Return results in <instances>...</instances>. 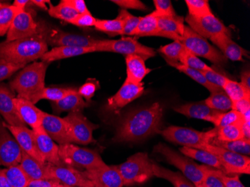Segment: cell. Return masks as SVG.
<instances>
[{
  "mask_svg": "<svg viewBox=\"0 0 250 187\" xmlns=\"http://www.w3.org/2000/svg\"><path fill=\"white\" fill-rule=\"evenodd\" d=\"M164 110L159 103L148 107L133 111L125 115L119 122L114 143L139 142L155 133H160L162 126Z\"/></svg>",
  "mask_w": 250,
  "mask_h": 187,
  "instance_id": "1",
  "label": "cell"
},
{
  "mask_svg": "<svg viewBox=\"0 0 250 187\" xmlns=\"http://www.w3.org/2000/svg\"><path fill=\"white\" fill-rule=\"evenodd\" d=\"M50 63L34 62L18 73L10 88L18 94V98H23L36 104L41 101L45 88V76Z\"/></svg>",
  "mask_w": 250,
  "mask_h": 187,
  "instance_id": "2",
  "label": "cell"
},
{
  "mask_svg": "<svg viewBox=\"0 0 250 187\" xmlns=\"http://www.w3.org/2000/svg\"><path fill=\"white\" fill-rule=\"evenodd\" d=\"M47 51L48 45L40 30L31 37L0 43V58L16 64L34 62Z\"/></svg>",
  "mask_w": 250,
  "mask_h": 187,
  "instance_id": "3",
  "label": "cell"
},
{
  "mask_svg": "<svg viewBox=\"0 0 250 187\" xmlns=\"http://www.w3.org/2000/svg\"><path fill=\"white\" fill-rule=\"evenodd\" d=\"M123 180L124 186L141 184L154 177L153 162L147 153L140 152L133 154L127 161L117 166Z\"/></svg>",
  "mask_w": 250,
  "mask_h": 187,
  "instance_id": "4",
  "label": "cell"
},
{
  "mask_svg": "<svg viewBox=\"0 0 250 187\" xmlns=\"http://www.w3.org/2000/svg\"><path fill=\"white\" fill-rule=\"evenodd\" d=\"M60 160L64 165L85 171L95 169L106 165L96 150L74 145L73 143L60 145Z\"/></svg>",
  "mask_w": 250,
  "mask_h": 187,
  "instance_id": "5",
  "label": "cell"
},
{
  "mask_svg": "<svg viewBox=\"0 0 250 187\" xmlns=\"http://www.w3.org/2000/svg\"><path fill=\"white\" fill-rule=\"evenodd\" d=\"M39 30L43 35L47 45L56 46H80L94 47L99 43L101 39L91 36H81L77 34L64 32L58 28L47 25L43 21L39 22Z\"/></svg>",
  "mask_w": 250,
  "mask_h": 187,
  "instance_id": "6",
  "label": "cell"
},
{
  "mask_svg": "<svg viewBox=\"0 0 250 187\" xmlns=\"http://www.w3.org/2000/svg\"><path fill=\"white\" fill-rule=\"evenodd\" d=\"M168 142L181 145L184 147L199 149L204 145L209 144L217 135V127L208 132H200L191 128L171 126L160 132Z\"/></svg>",
  "mask_w": 250,
  "mask_h": 187,
  "instance_id": "7",
  "label": "cell"
},
{
  "mask_svg": "<svg viewBox=\"0 0 250 187\" xmlns=\"http://www.w3.org/2000/svg\"><path fill=\"white\" fill-rule=\"evenodd\" d=\"M181 42L187 50L197 57L206 58L217 66H223L227 62V59L218 49L210 44L207 39L198 35L188 26H185Z\"/></svg>",
  "mask_w": 250,
  "mask_h": 187,
  "instance_id": "8",
  "label": "cell"
},
{
  "mask_svg": "<svg viewBox=\"0 0 250 187\" xmlns=\"http://www.w3.org/2000/svg\"><path fill=\"white\" fill-rule=\"evenodd\" d=\"M95 49V52H111L125 56L135 55L143 58L145 61L156 56L154 49L142 44L132 37H122L119 40L101 39Z\"/></svg>",
  "mask_w": 250,
  "mask_h": 187,
  "instance_id": "9",
  "label": "cell"
},
{
  "mask_svg": "<svg viewBox=\"0 0 250 187\" xmlns=\"http://www.w3.org/2000/svg\"><path fill=\"white\" fill-rule=\"evenodd\" d=\"M154 151L162 155L168 163L179 169L183 173L184 176L186 177L193 185L196 186L202 183L203 172L199 165L192 161V159L181 155L163 143L157 145L154 147Z\"/></svg>",
  "mask_w": 250,
  "mask_h": 187,
  "instance_id": "10",
  "label": "cell"
},
{
  "mask_svg": "<svg viewBox=\"0 0 250 187\" xmlns=\"http://www.w3.org/2000/svg\"><path fill=\"white\" fill-rule=\"evenodd\" d=\"M199 149L210 152L217 156L226 174H250V158L248 156L237 154L217 146L204 145Z\"/></svg>",
  "mask_w": 250,
  "mask_h": 187,
  "instance_id": "11",
  "label": "cell"
},
{
  "mask_svg": "<svg viewBox=\"0 0 250 187\" xmlns=\"http://www.w3.org/2000/svg\"><path fill=\"white\" fill-rule=\"evenodd\" d=\"M63 119L68 126L72 143L85 145L95 143L93 132L99 126L88 121L82 112H70Z\"/></svg>",
  "mask_w": 250,
  "mask_h": 187,
  "instance_id": "12",
  "label": "cell"
},
{
  "mask_svg": "<svg viewBox=\"0 0 250 187\" xmlns=\"http://www.w3.org/2000/svg\"><path fill=\"white\" fill-rule=\"evenodd\" d=\"M22 150L16 139L0 120V166L9 167L20 164Z\"/></svg>",
  "mask_w": 250,
  "mask_h": 187,
  "instance_id": "13",
  "label": "cell"
},
{
  "mask_svg": "<svg viewBox=\"0 0 250 187\" xmlns=\"http://www.w3.org/2000/svg\"><path fill=\"white\" fill-rule=\"evenodd\" d=\"M50 164V163H49ZM50 178L62 184L72 187H95L87 178L85 171L66 165L49 166Z\"/></svg>",
  "mask_w": 250,
  "mask_h": 187,
  "instance_id": "14",
  "label": "cell"
},
{
  "mask_svg": "<svg viewBox=\"0 0 250 187\" xmlns=\"http://www.w3.org/2000/svg\"><path fill=\"white\" fill-rule=\"evenodd\" d=\"M185 21L192 30L204 39H210L220 34H228V29L213 14L202 18H193L188 15Z\"/></svg>",
  "mask_w": 250,
  "mask_h": 187,
  "instance_id": "15",
  "label": "cell"
},
{
  "mask_svg": "<svg viewBox=\"0 0 250 187\" xmlns=\"http://www.w3.org/2000/svg\"><path fill=\"white\" fill-rule=\"evenodd\" d=\"M39 32V22L34 21L27 11L18 14L7 33L6 42H14L35 36Z\"/></svg>",
  "mask_w": 250,
  "mask_h": 187,
  "instance_id": "16",
  "label": "cell"
},
{
  "mask_svg": "<svg viewBox=\"0 0 250 187\" xmlns=\"http://www.w3.org/2000/svg\"><path fill=\"white\" fill-rule=\"evenodd\" d=\"M144 91L143 83L136 85V84L130 83L125 80L123 85L116 95L107 100V104L105 106L106 110L109 112H116L122 109L132 101L142 96Z\"/></svg>",
  "mask_w": 250,
  "mask_h": 187,
  "instance_id": "17",
  "label": "cell"
},
{
  "mask_svg": "<svg viewBox=\"0 0 250 187\" xmlns=\"http://www.w3.org/2000/svg\"><path fill=\"white\" fill-rule=\"evenodd\" d=\"M87 178L95 187H123L124 183L117 166L105 165L85 171Z\"/></svg>",
  "mask_w": 250,
  "mask_h": 187,
  "instance_id": "18",
  "label": "cell"
},
{
  "mask_svg": "<svg viewBox=\"0 0 250 187\" xmlns=\"http://www.w3.org/2000/svg\"><path fill=\"white\" fill-rule=\"evenodd\" d=\"M4 124L5 127L16 139L21 150L24 151L28 155L33 157L41 163H46L39 153L33 130H30L26 126H11V125H6L5 122Z\"/></svg>",
  "mask_w": 250,
  "mask_h": 187,
  "instance_id": "19",
  "label": "cell"
},
{
  "mask_svg": "<svg viewBox=\"0 0 250 187\" xmlns=\"http://www.w3.org/2000/svg\"><path fill=\"white\" fill-rule=\"evenodd\" d=\"M42 127L53 141L59 145L72 143L68 126L64 119L50 114H43Z\"/></svg>",
  "mask_w": 250,
  "mask_h": 187,
  "instance_id": "20",
  "label": "cell"
},
{
  "mask_svg": "<svg viewBox=\"0 0 250 187\" xmlns=\"http://www.w3.org/2000/svg\"><path fill=\"white\" fill-rule=\"evenodd\" d=\"M36 145L42 158L46 163L52 165H64L60 160V146L57 145L53 139L48 136L43 128L41 127L38 130H33Z\"/></svg>",
  "mask_w": 250,
  "mask_h": 187,
  "instance_id": "21",
  "label": "cell"
},
{
  "mask_svg": "<svg viewBox=\"0 0 250 187\" xmlns=\"http://www.w3.org/2000/svg\"><path fill=\"white\" fill-rule=\"evenodd\" d=\"M16 98L11 88L5 84H0V115L5 119V123L11 126H26L20 118L14 99Z\"/></svg>",
  "mask_w": 250,
  "mask_h": 187,
  "instance_id": "22",
  "label": "cell"
},
{
  "mask_svg": "<svg viewBox=\"0 0 250 187\" xmlns=\"http://www.w3.org/2000/svg\"><path fill=\"white\" fill-rule=\"evenodd\" d=\"M15 108L20 118L23 123L32 127V130H36L42 126L44 112L35 106L30 101L23 98H16L14 99Z\"/></svg>",
  "mask_w": 250,
  "mask_h": 187,
  "instance_id": "23",
  "label": "cell"
},
{
  "mask_svg": "<svg viewBox=\"0 0 250 187\" xmlns=\"http://www.w3.org/2000/svg\"><path fill=\"white\" fill-rule=\"evenodd\" d=\"M212 43L220 49L227 60L231 61H243V57L249 58V53L245 49L237 44L228 34L222 33L210 39Z\"/></svg>",
  "mask_w": 250,
  "mask_h": 187,
  "instance_id": "24",
  "label": "cell"
},
{
  "mask_svg": "<svg viewBox=\"0 0 250 187\" xmlns=\"http://www.w3.org/2000/svg\"><path fill=\"white\" fill-rule=\"evenodd\" d=\"M20 166L30 178L31 181L51 180L49 170L50 164L47 163H41L33 157L28 155L22 150Z\"/></svg>",
  "mask_w": 250,
  "mask_h": 187,
  "instance_id": "25",
  "label": "cell"
},
{
  "mask_svg": "<svg viewBox=\"0 0 250 187\" xmlns=\"http://www.w3.org/2000/svg\"><path fill=\"white\" fill-rule=\"evenodd\" d=\"M185 18L178 16L157 17V29L165 34L167 39L181 41L185 30Z\"/></svg>",
  "mask_w": 250,
  "mask_h": 187,
  "instance_id": "26",
  "label": "cell"
},
{
  "mask_svg": "<svg viewBox=\"0 0 250 187\" xmlns=\"http://www.w3.org/2000/svg\"><path fill=\"white\" fill-rule=\"evenodd\" d=\"M127 66V77L126 81L130 83L141 84L143 79L151 72V69L147 68L143 58L139 56H126L125 57Z\"/></svg>",
  "mask_w": 250,
  "mask_h": 187,
  "instance_id": "27",
  "label": "cell"
},
{
  "mask_svg": "<svg viewBox=\"0 0 250 187\" xmlns=\"http://www.w3.org/2000/svg\"><path fill=\"white\" fill-rule=\"evenodd\" d=\"M94 47H80V46H56L45 53L41 60L45 62H52L82 56L86 53H94Z\"/></svg>",
  "mask_w": 250,
  "mask_h": 187,
  "instance_id": "28",
  "label": "cell"
},
{
  "mask_svg": "<svg viewBox=\"0 0 250 187\" xmlns=\"http://www.w3.org/2000/svg\"><path fill=\"white\" fill-rule=\"evenodd\" d=\"M84 98L78 93V91L71 93L60 101L51 102L53 111L56 114L62 112H82L83 109L89 106Z\"/></svg>",
  "mask_w": 250,
  "mask_h": 187,
  "instance_id": "29",
  "label": "cell"
},
{
  "mask_svg": "<svg viewBox=\"0 0 250 187\" xmlns=\"http://www.w3.org/2000/svg\"><path fill=\"white\" fill-rule=\"evenodd\" d=\"M174 110L178 112V113L186 115L188 118L202 119V120L206 121V122L210 117L220 112L210 109L205 104V102L185 104L182 106L174 108Z\"/></svg>",
  "mask_w": 250,
  "mask_h": 187,
  "instance_id": "30",
  "label": "cell"
},
{
  "mask_svg": "<svg viewBox=\"0 0 250 187\" xmlns=\"http://www.w3.org/2000/svg\"><path fill=\"white\" fill-rule=\"evenodd\" d=\"M181 154L190 159H194L201 163L206 164L208 166L216 169L220 170L224 172L223 166L217 156L210 152L201 149L192 148V147H182L180 149Z\"/></svg>",
  "mask_w": 250,
  "mask_h": 187,
  "instance_id": "31",
  "label": "cell"
},
{
  "mask_svg": "<svg viewBox=\"0 0 250 187\" xmlns=\"http://www.w3.org/2000/svg\"><path fill=\"white\" fill-rule=\"evenodd\" d=\"M154 176L163 178L172 183L175 187H195L183 174L175 172L153 163Z\"/></svg>",
  "mask_w": 250,
  "mask_h": 187,
  "instance_id": "32",
  "label": "cell"
},
{
  "mask_svg": "<svg viewBox=\"0 0 250 187\" xmlns=\"http://www.w3.org/2000/svg\"><path fill=\"white\" fill-rule=\"evenodd\" d=\"M204 102L210 109L218 112H227L232 110V102L223 89L211 93L210 97Z\"/></svg>",
  "mask_w": 250,
  "mask_h": 187,
  "instance_id": "33",
  "label": "cell"
},
{
  "mask_svg": "<svg viewBox=\"0 0 250 187\" xmlns=\"http://www.w3.org/2000/svg\"><path fill=\"white\" fill-rule=\"evenodd\" d=\"M209 144L242 155L249 156L250 154V139H244L237 141L223 142L220 141L214 137L210 140Z\"/></svg>",
  "mask_w": 250,
  "mask_h": 187,
  "instance_id": "34",
  "label": "cell"
},
{
  "mask_svg": "<svg viewBox=\"0 0 250 187\" xmlns=\"http://www.w3.org/2000/svg\"><path fill=\"white\" fill-rule=\"evenodd\" d=\"M185 49V46L181 41H174L169 44L160 47L158 51L161 53L167 62L171 66L180 63V58Z\"/></svg>",
  "mask_w": 250,
  "mask_h": 187,
  "instance_id": "35",
  "label": "cell"
},
{
  "mask_svg": "<svg viewBox=\"0 0 250 187\" xmlns=\"http://www.w3.org/2000/svg\"><path fill=\"white\" fill-rule=\"evenodd\" d=\"M207 122L213 123L215 127L220 128L228 125L242 123L244 119L240 112L232 109L227 112H219L210 117Z\"/></svg>",
  "mask_w": 250,
  "mask_h": 187,
  "instance_id": "36",
  "label": "cell"
},
{
  "mask_svg": "<svg viewBox=\"0 0 250 187\" xmlns=\"http://www.w3.org/2000/svg\"><path fill=\"white\" fill-rule=\"evenodd\" d=\"M5 176L13 187H27L31 180L20 164L4 168Z\"/></svg>",
  "mask_w": 250,
  "mask_h": 187,
  "instance_id": "37",
  "label": "cell"
},
{
  "mask_svg": "<svg viewBox=\"0 0 250 187\" xmlns=\"http://www.w3.org/2000/svg\"><path fill=\"white\" fill-rule=\"evenodd\" d=\"M157 30V17H156L152 12L150 15L141 18L138 26L132 34V36L136 37L154 36V34Z\"/></svg>",
  "mask_w": 250,
  "mask_h": 187,
  "instance_id": "38",
  "label": "cell"
},
{
  "mask_svg": "<svg viewBox=\"0 0 250 187\" xmlns=\"http://www.w3.org/2000/svg\"><path fill=\"white\" fill-rule=\"evenodd\" d=\"M47 11L52 18L62 20L69 23H71L79 15L77 11L64 4L62 0H61L57 5H53L51 2H50Z\"/></svg>",
  "mask_w": 250,
  "mask_h": 187,
  "instance_id": "39",
  "label": "cell"
},
{
  "mask_svg": "<svg viewBox=\"0 0 250 187\" xmlns=\"http://www.w3.org/2000/svg\"><path fill=\"white\" fill-rule=\"evenodd\" d=\"M171 66L175 67L181 72L186 74L195 81L197 82L198 83L201 84L202 86L206 87L210 93L216 92V91L222 90V88L210 83L201 71L195 70V69L189 68V67L181 64V63H177V64H174Z\"/></svg>",
  "mask_w": 250,
  "mask_h": 187,
  "instance_id": "40",
  "label": "cell"
},
{
  "mask_svg": "<svg viewBox=\"0 0 250 187\" xmlns=\"http://www.w3.org/2000/svg\"><path fill=\"white\" fill-rule=\"evenodd\" d=\"M242 123L217 128V135L215 138L223 142H233L244 139V136L241 128Z\"/></svg>",
  "mask_w": 250,
  "mask_h": 187,
  "instance_id": "41",
  "label": "cell"
},
{
  "mask_svg": "<svg viewBox=\"0 0 250 187\" xmlns=\"http://www.w3.org/2000/svg\"><path fill=\"white\" fill-rule=\"evenodd\" d=\"M17 15L18 12L13 5L0 2V36L8 33Z\"/></svg>",
  "mask_w": 250,
  "mask_h": 187,
  "instance_id": "42",
  "label": "cell"
},
{
  "mask_svg": "<svg viewBox=\"0 0 250 187\" xmlns=\"http://www.w3.org/2000/svg\"><path fill=\"white\" fill-rule=\"evenodd\" d=\"M223 89L231 99L232 104L244 98H250V91L246 89L241 83H237L230 79L226 81Z\"/></svg>",
  "mask_w": 250,
  "mask_h": 187,
  "instance_id": "43",
  "label": "cell"
},
{
  "mask_svg": "<svg viewBox=\"0 0 250 187\" xmlns=\"http://www.w3.org/2000/svg\"><path fill=\"white\" fill-rule=\"evenodd\" d=\"M94 27L97 30L108 34L110 36H116L122 35L123 31V22L119 18L113 20H98Z\"/></svg>",
  "mask_w": 250,
  "mask_h": 187,
  "instance_id": "44",
  "label": "cell"
},
{
  "mask_svg": "<svg viewBox=\"0 0 250 187\" xmlns=\"http://www.w3.org/2000/svg\"><path fill=\"white\" fill-rule=\"evenodd\" d=\"M77 91V88L72 87H45L41 100H48L51 102H56Z\"/></svg>",
  "mask_w": 250,
  "mask_h": 187,
  "instance_id": "45",
  "label": "cell"
},
{
  "mask_svg": "<svg viewBox=\"0 0 250 187\" xmlns=\"http://www.w3.org/2000/svg\"><path fill=\"white\" fill-rule=\"evenodd\" d=\"M189 15L193 18H202L212 15L208 0H186Z\"/></svg>",
  "mask_w": 250,
  "mask_h": 187,
  "instance_id": "46",
  "label": "cell"
},
{
  "mask_svg": "<svg viewBox=\"0 0 250 187\" xmlns=\"http://www.w3.org/2000/svg\"><path fill=\"white\" fill-rule=\"evenodd\" d=\"M179 62L186 67H189V68L195 69L197 71H212L213 70L211 67H209L208 65L206 63L202 62V60H199L197 56L192 54V53L189 50L185 49V51L181 54V58H180Z\"/></svg>",
  "mask_w": 250,
  "mask_h": 187,
  "instance_id": "47",
  "label": "cell"
},
{
  "mask_svg": "<svg viewBox=\"0 0 250 187\" xmlns=\"http://www.w3.org/2000/svg\"><path fill=\"white\" fill-rule=\"evenodd\" d=\"M117 18L123 22V31L122 35L131 36L135 29L138 26L141 17H135L129 13L127 10L121 9Z\"/></svg>",
  "mask_w": 250,
  "mask_h": 187,
  "instance_id": "48",
  "label": "cell"
},
{
  "mask_svg": "<svg viewBox=\"0 0 250 187\" xmlns=\"http://www.w3.org/2000/svg\"><path fill=\"white\" fill-rule=\"evenodd\" d=\"M199 167L204 174L202 183L206 187H225L221 179L216 173V168L204 165H199Z\"/></svg>",
  "mask_w": 250,
  "mask_h": 187,
  "instance_id": "49",
  "label": "cell"
},
{
  "mask_svg": "<svg viewBox=\"0 0 250 187\" xmlns=\"http://www.w3.org/2000/svg\"><path fill=\"white\" fill-rule=\"evenodd\" d=\"M25 64L11 62L0 58V82L6 80L13 75L20 69L26 67Z\"/></svg>",
  "mask_w": 250,
  "mask_h": 187,
  "instance_id": "50",
  "label": "cell"
},
{
  "mask_svg": "<svg viewBox=\"0 0 250 187\" xmlns=\"http://www.w3.org/2000/svg\"><path fill=\"white\" fill-rule=\"evenodd\" d=\"M99 88V82L96 79H88L85 83L79 88L78 93L83 98H85L87 103H90Z\"/></svg>",
  "mask_w": 250,
  "mask_h": 187,
  "instance_id": "51",
  "label": "cell"
},
{
  "mask_svg": "<svg viewBox=\"0 0 250 187\" xmlns=\"http://www.w3.org/2000/svg\"><path fill=\"white\" fill-rule=\"evenodd\" d=\"M155 11L153 12L156 17L175 16V10L169 0H154Z\"/></svg>",
  "mask_w": 250,
  "mask_h": 187,
  "instance_id": "52",
  "label": "cell"
},
{
  "mask_svg": "<svg viewBox=\"0 0 250 187\" xmlns=\"http://www.w3.org/2000/svg\"><path fill=\"white\" fill-rule=\"evenodd\" d=\"M202 73L210 83L213 84V85H216V86L219 87V88H222V89H223L226 81L229 79L226 76L219 74L214 70L202 71Z\"/></svg>",
  "mask_w": 250,
  "mask_h": 187,
  "instance_id": "53",
  "label": "cell"
},
{
  "mask_svg": "<svg viewBox=\"0 0 250 187\" xmlns=\"http://www.w3.org/2000/svg\"><path fill=\"white\" fill-rule=\"evenodd\" d=\"M96 21V18H94L89 11L88 13L79 15L71 23L78 27H91L95 26Z\"/></svg>",
  "mask_w": 250,
  "mask_h": 187,
  "instance_id": "54",
  "label": "cell"
},
{
  "mask_svg": "<svg viewBox=\"0 0 250 187\" xmlns=\"http://www.w3.org/2000/svg\"><path fill=\"white\" fill-rule=\"evenodd\" d=\"M111 2L119 5L122 9L147 10V7L140 0H112Z\"/></svg>",
  "mask_w": 250,
  "mask_h": 187,
  "instance_id": "55",
  "label": "cell"
},
{
  "mask_svg": "<svg viewBox=\"0 0 250 187\" xmlns=\"http://www.w3.org/2000/svg\"><path fill=\"white\" fill-rule=\"evenodd\" d=\"M216 173L219 178L221 179L225 187H245L241 183L239 176L237 174H235L234 176H229L228 174H225L224 172L218 169H216Z\"/></svg>",
  "mask_w": 250,
  "mask_h": 187,
  "instance_id": "56",
  "label": "cell"
},
{
  "mask_svg": "<svg viewBox=\"0 0 250 187\" xmlns=\"http://www.w3.org/2000/svg\"><path fill=\"white\" fill-rule=\"evenodd\" d=\"M27 187H72L62 184L56 180H38L31 181Z\"/></svg>",
  "mask_w": 250,
  "mask_h": 187,
  "instance_id": "57",
  "label": "cell"
},
{
  "mask_svg": "<svg viewBox=\"0 0 250 187\" xmlns=\"http://www.w3.org/2000/svg\"><path fill=\"white\" fill-rule=\"evenodd\" d=\"M63 2L77 11L79 15L89 12L83 0H62Z\"/></svg>",
  "mask_w": 250,
  "mask_h": 187,
  "instance_id": "58",
  "label": "cell"
},
{
  "mask_svg": "<svg viewBox=\"0 0 250 187\" xmlns=\"http://www.w3.org/2000/svg\"><path fill=\"white\" fill-rule=\"evenodd\" d=\"M241 84L246 88L250 91V71H244L241 73Z\"/></svg>",
  "mask_w": 250,
  "mask_h": 187,
  "instance_id": "59",
  "label": "cell"
},
{
  "mask_svg": "<svg viewBox=\"0 0 250 187\" xmlns=\"http://www.w3.org/2000/svg\"><path fill=\"white\" fill-rule=\"evenodd\" d=\"M29 2H30V1H29V0H15L12 5L16 10L18 14H19L22 12V11H25L26 5Z\"/></svg>",
  "mask_w": 250,
  "mask_h": 187,
  "instance_id": "60",
  "label": "cell"
},
{
  "mask_svg": "<svg viewBox=\"0 0 250 187\" xmlns=\"http://www.w3.org/2000/svg\"><path fill=\"white\" fill-rule=\"evenodd\" d=\"M241 128H242L244 139H250V121L244 120L242 125H241Z\"/></svg>",
  "mask_w": 250,
  "mask_h": 187,
  "instance_id": "61",
  "label": "cell"
},
{
  "mask_svg": "<svg viewBox=\"0 0 250 187\" xmlns=\"http://www.w3.org/2000/svg\"><path fill=\"white\" fill-rule=\"evenodd\" d=\"M32 4L39 7V8H42L43 10H46L47 11L48 8H47V4L50 3V0H32L31 1Z\"/></svg>",
  "mask_w": 250,
  "mask_h": 187,
  "instance_id": "62",
  "label": "cell"
},
{
  "mask_svg": "<svg viewBox=\"0 0 250 187\" xmlns=\"http://www.w3.org/2000/svg\"><path fill=\"white\" fill-rule=\"evenodd\" d=\"M0 187H13L7 179L3 169H0Z\"/></svg>",
  "mask_w": 250,
  "mask_h": 187,
  "instance_id": "63",
  "label": "cell"
},
{
  "mask_svg": "<svg viewBox=\"0 0 250 187\" xmlns=\"http://www.w3.org/2000/svg\"><path fill=\"white\" fill-rule=\"evenodd\" d=\"M195 187H206V186L204 185L203 183L198 184V185L195 186Z\"/></svg>",
  "mask_w": 250,
  "mask_h": 187,
  "instance_id": "64",
  "label": "cell"
}]
</instances>
